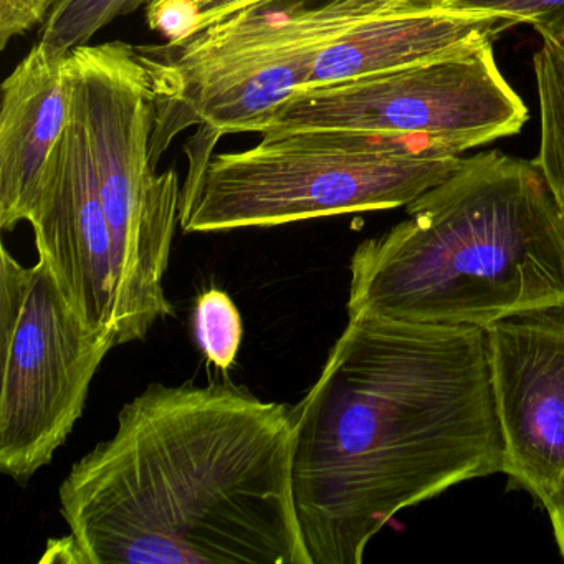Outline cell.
<instances>
[{
    "label": "cell",
    "mask_w": 564,
    "mask_h": 564,
    "mask_svg": "<svg viewBox=\"0 0 564 564\" xmlns=\"http://www.w3.org/2000/svg\"><path fill=\"white\" fill-rule=\"evenodd\" d=\"M295 427L293 495L313 564H359L399 511L503 471L487 332L349 316Z\"/></svg>",
    "instance_id": "cell-1"
},
{
    "label": "cell",
    "mask_w": 564,
    "mask_h": 564,
    "mask_svg": "<svg viewBox=\"0 0 564 564\" xmlns=\"http://www.w3.org/2000/svg\"><path fill=\"white\" fill-rule=\"evenodd\" d=\"M290 409L232 384H151L58 488L65 563L313 564Z\"/></svg>",
    "instance_id": "cell-2"
},
{
    "label": "cell",
    "mask_w": 564,
    "mask_h": 564,
    "mask_svg": "<svg viewBox=\"0 0 564 564\" xmlns=\"http://www.w3.org/2000/svg\"><path fill=\"white\" fill-rule=\"evenodd\" d=\"M348 316L474 326L564 308V213L534 161L485 151L356 247Z\"/></svg>",
    "instance_id": "cell-3"
},
{
    "label": "cell",
    "mask_w": 564,
    "mask_h": 564,
    "mask_svg": "<svg viewBox=\"0 0 564 564\" xmlns=\"http://www.w3.org/2000/svg\"><path fill=\"white\" fill-rule=\"evenodd\" d=\"M458 154L427 143L333 131L263 134L256 147L213 154L187 174L184 232L263 229L408 207L447 180Z\"/></svg>",
    "instance_id": "cell-4"
},
{
    "label": "cell",
    "mask_w": 564,
    "mask_h": 564,
    "mask_svg": "<svg viewBox=\"0 0 564 564\" xmlns=\"http://www.w3.org/2000/svg\"><path fill=\"white\" fill-rule=\"evenodd\" d=\"M67 74L117 252V346L128 345L174 316L164 275L181 224L183 187L176 170L156 171L158 87L143 47L82 45L68 54Z\"/></svg>",
    "instance_id": "cell-5"
},
{
    "label": "cell",
    "mask_w": 564,
    "mask_h": 564,
    "mask_svg": "<svg viewBox=\"0 0 564 564\" xmlns=\"http://www.w3.org/2000/svg\"><path fill=\"white\" fill-rule=\"evenodd\" d=\"M0 470L19 484L54 460L117 336L82 319L47 262L0 256Z\"/></svg>",
    "instance_id": "cell-6"
},
{
    "label": "cell",
    "mask_w": 564,
    "mask_h": 564,
    "mask_svg": "<svg viewBox=\"0 0 564 564\" xmlns=\"http://www.w3.org/2000/svg\"><path fill=\"white\" fill-rule=\"evenodd\" d=\"M528 108L510 87L494 44L303 91L259 134L333 131L421 141L445 153L513 137Z\"/></svg>",
    "instance_id": "cell-7"
},
{
    "label": "cell",
    "mask_w": 564,
    "mask_h": 564,
    "mask_svg": "<svg viewBox=\"0 0 564 564\" xmlns=\"http://www.w3.org/2000/svg\"><path fill=\"white\" fill-rule=\"evenodd\" d=\"M158 87L154 160L180 131L199 124V140L257 133L308 90L313 54L295 4L239 12L183 45L143 47Z\"/></svg>",
    "instance_id": "cell-8"
},
{
    "label": "cell",
    "mask_w": 564,
    "mask_h": 564,
    "mask_svg": "<svg viewBox=\"0 0 564 564\" xmlns=\"http://www.w3.org/2000/svg\"><path fill=\"white\" fill-rule=\"evenodd\" d=\"M485 332L501 474L538 498L564 474V308L521 313Z\"/></svg>",
    "instance_id": "cell-9"
},
{
    "label": "cell",
    "mask_w": 564,
    "mask_h": 564,
    "mask_svg": "<svg viewBox=\"0 0 564 564\" xmlns=\"http://www.w3.org/2000/svg\"><path fill=\"white\" fill-rule=\"evenodd\" d=\"M29 224L39 257L47 262L72 308L91 328L117 336V252L87 128L74 97L70 120L45 167Z\"/></svg>",
    "instance_id": "cell-10"
},
{
    "label": "cell",
    "mask_w": 564,
    "mask_h": 564,
    "mask_svg": "<svg viewBox=\"0 0 564 564\" xmlns=\"http://www.w3.org/2000/svg\"><path fill=\"white\" fill-rule=\"evenodd\" d=\"M67 55L41 42L2 84L0 227L29 223L45 167L72 117Z\"/></svg>",
    "instance_id": "cell-11"
},
{
    "label": "cell",
    "mask_w": 564,
    "mask_h": 564,
    "mask_svg": "<svg viewBox=\"0 0 564 564\" xmlns=\"http://www.w3.org/2000/svg\"><path fill=\"white\" fill-rule=\"evenodd\" d=\"M534 77L540 98V153L534 163L543 171L564 213V51L543 39L534 55Z\"/></svg>",
    "instance_id": "cell-12"
},
{
    "label": "cell",
    "mask_w": 564,
    "mask_h": 564,
    "mask_svg": "<svg viewBox=\"0 0 564 564\" xmlns=\"http://www.w3.org/2000/svg\"><path fill=\"white\" fill-rule=\"evenodd\" d=\"M151 0H57L42 24L39 42L54 54L67 55L117 19L138 11Z\"/></svg>",
    "instance_id": "cell-13"
},
{
    "label": "cell",
    "mask_w": 564,
    "mask_h": 564,
    "mask_svg": "<svg viewBox=\"0 0 564 564\" xmlns=\"http://www.w3.org/2000/svg\"><path fill=\"white\" fill-rule=\"evenodd\" d=\"M193 328L207 361L223 371L232 368L242 346L243 323L239 308L224 290L210 289L199 295Z\"/></svg>",
    "instance_id": "cell-14"
},
{
    "label": "cell",
    "mask_w": 564,
    "mask_h": 564,
    "mask_svg": "<svg viewBox=\"0 0 564 564\" xmlns=\"http://www.w3.org/2000/svg\"><path fill=\"white\" fill-rule=\"evenodd\" d=\"M445 11L495 15L511 24L533 25L541 39L564 28V0H447Z\"/></svg>",
    "instance_id": "cell-15"
},
{
    "label": "cell",
    "mask_w": 564,
    "mask_h": 564,
    "mask_svg": "<svg viewBox=\"0 0 564 564\" xmlns=\"http://www.w3.org/2000/svg\"><path fill=\"white\" fill-rule=\"evenodd\" d=\"M147 21L151 31L166 39L167 45L177 47L199 34L203 8L199 0H151Z\"/></svg>",
    "instance_id": "cell-16"
},
{
    "label": "cell",
    "mask_w": 564,
    "mask_h": 564,
    "mask_svg": "<svg viewBox=\"0 0 564 564\" xmlns=\"http://www.w3.org/2000/svg\"><path fill=\"white\" fill-rule=\"evenodd\" d=\"M57 0H0V51L47 21Z\"/></svg>",
    "instance_id": "cell-17"
},
{
    "label": "cell",
    "mask_w": 564,
    "mask_h": 564,
    "mask_svg": "<svg viewBox=\"0 0 564 564\" xmlns=\"http://www.w3.org/2000/svg\"><path fill=\"white\" fill-rule=\"evenodd\" d=\"M275 2H279V0H204L200 4V8H203L200 32L239 14V12L247 11V9L275 4Z\"/></svg>",
    "instance_id": "cell-18"
},
{
    "label": "cell",
    "mask_w": 564,
    "mask_h": 564,
    "mask_svg": "<svg viewBox=\"0 0 564 564\" xmlns=\"http://www.w3.org/2000/svg\"><path fill=\"white\" fill-rule=\"evenodd\" d=\"M550 517L554 540L564 561V474L538 497Z\"/></svg>",
    "instance_id": "cell-19"
},
{
    "label": "cell",
    "mask_w": 564,
    "mask_h": 564,
    "mask_svg": "<svg viewBox=\"0 0 564 564\" xmlns=\"http://www.w3.org/2000/svg\"><path fill=\"white\" fill-rule=\"evenodd\" d=\"M547 41H554L557 45H561V48L564 51V28L560 29L553 37L547 39Z\"/></svg>",
    "instance_id": "cell-20"
}]
</instances>
